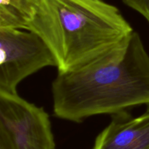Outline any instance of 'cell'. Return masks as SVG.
<instances>
[{
    "mask_svg": "<svg viewBox=\"0 0 149 149\" xmlns=\"http://www.w3.org/2000/svg\"><path fill=\"white\" fill-rule=\"evenodd\" d=\"M52 95L55 116L76 123L149 106V54L140 35L134 31L125 43L98 61L58 73Z\"/></svg>",
    "mask_w": 149,
    "mask_h": 149,
    "instance_id": "cell-1",
    "label": "cell"
},
{
    "mask_svg": "<svg viewBox=\"0 0 149 149\" xmlns=\"http://www.w3.org/2000/svg\"><path fill=\"white\" fill-rule=\"evenodd\" d=\"M0 141L13 149H55L48 113L17 93H0Z\"/></svg>",
    "mask_w": 149,
    "mask_h": 149,
    "instance_id": "cell-4",
    "label": "cell"
},
{
    "mask_svg": "<svg viewBox=\"0 0 149 149\" xmlns=\"http://www.w3.org/2000/svg\"><path fill=\"white\" fill-rule=\"evenodd\" d=\"M42 0H0V29L28 30Z\"/></svg>",
    "mask_w": 149,
    "mask_h": 149,
    "instance_id": "cell-6",
    "label": "cell"
},
{
    "mask_svg": "<svg viewBox=\"0 0 149 149\" xmlns=\"http://www.w3.org/2000/svg\"><path fill=\"white\" fill-rule=\"evenodd\" d=\"M124 4L141 14L149 24V0H122Z\"/></svg>",
    "mask_w": 149,
    "mask_h": 149,
    "instance_id": "cell-7",
    "label": "cell"
},
{
    "mask_svg": "<svg viewBox=\"0 0 149 149\" xmlns=\"http://www.w3.org/2000/svg\"><path fill=\"white\" fill-rule=\"evenodd\" d=\"M48 66L56 67L55 56L37 33L0 29V93L17 94L23 80Z\"/></svg>",
    "mask_w": 149,
    "mask_h": 149,
    "instance_id": "cell-3",
    "label": "cell"
},
{
    "mask_svg": "<svg viewBox=\"0 0 149 149\" xmlns=\"http://www.w3.org/2000/svg\"><path fill=\"white\" fill-rule=\"evenodd\" d=\"M28 30L46 42L58 73L98 61L134 31L119 9L105 0H42Z\"/></svg>",
    "mask_w": 149,
    "mask_h": 149,
    "instance_id": "cell-2",
    "label": "cell"
},
{
    "mask_svg": "<svg viewBox=\"0 0 149 149\" xmlns=\"http://www.w3.org/2000/svg\"><path fill=\"white\" fill-rule=\"evenodd\" d=\"M93 149H149V106L132 117L128 112L112 116V120L96 138Z\"/></svg>",
    "mask_w": 149,
    "mask_h": 149,
    "instance_id": "cell-5",
    "label": "cell"
},
{
    "mask_svg": "<svg viewBox=\"0 0 149 149\" xmlns=\"http://www.w3.org/2000/svg\"><path fill=\"white\" fill-rule=\"evenodd\" d=\"M0 149H13L7 143L3 141H0Z\"/></svg>",
    "mask_w": 149,
    "mask_h": 149,
    "instance_id": "cell-8",
    "label": "cell"
}]
</instances>
